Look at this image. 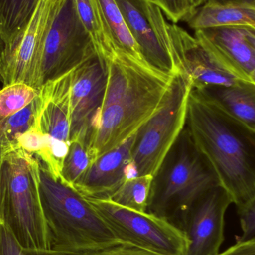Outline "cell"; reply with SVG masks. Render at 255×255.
<instances>
[{
	"label": "cell",
	"mask_w": 255,
	"mask_h": 255,
	"mask_svg": "<svg viewBox=\"0 0 255 255\" xmlns=\"http://www.w3.org/2000/svg\"><path fill=\"white\" fill-rule=\"evenodd\" d=\"M196 91L225 113L255 130L254 83L238 79L230 85L210 87Z\"/></svg>",
	"instance_id": "e0dca14e"
},
{
	"label": "cell",
	"mask_w": 255,
	"mask_h": 255,
	"mask_svg": "<svg viewBox=\"0 0 255 255\" xmlns=\"http://www.w3.org/2000/svg\"><path fill=\"white\" fill-rule=\"evenodd\" d=\"M51 9L50 0H40L26 29L11 45L4 48L0 58L1 88L28 82L40 57Z\"/></svg>",
	"instance_id": "5bb4252c"
},
{
	"label": "cell",
	"mask_w": 255,
	"mask_h": 255,
	"mask_svg": "<svg viewBox=\"0 0 255 255\" xmlns=\"http://www.w3.org/2000/svg\"><path fill=\"white\" fill-rule=\"evenodd\" d=\"M39 96V91L23 82L0 88V120L26 107Z\"/></svg>",
	"instance_id": "d4e9b609"
},
{
	"label": "cell",
	"mask_w": 255,
	"mask_h": 255,
	"mask_svg": "<svg viewBox=\"0 0 255 255\" xmlns=\"http://www.w3.org/2000/svg\"><path fill=\"white\" fill-rule=\"evenodd\" d=\"M208 1L225 5L242 6L255 8V0H208Z\"/></svg>",
	"instance_id": "1f68e13d"
},
{
	"label": "cell",
	"mask_w": 255,
	"mask_h": 255,
	"mask_svg": "<svg viewBox=\"0 0 255 255\" xmlns=\"http://www.w3.org/2000/svg\"><path fill=\"white\" fill-rule=\"evenodd\" d=\"M96 53L94 42L78 14L76 0L52 2L40 57L26 84L39 91Z\"/></svg>",
	"instance_id": "5b68a950"
},
{
	"label": "cell",
	"mask_w": 255,
	"mask_h": 255,
	"mask_svg": "<svg viewBox=\"0 0 255 255\" xmlns=\"http://www.w3.org/2000/svg\"><path fill=\"white\" fill-rule=\"evenodd\" d=\"M154 181L151 175L128 178L109 199L124 208L147 212Z\"/></svg>",
	"instance_id": "603a6c76"
},
{
	"label": "cell",
	"mask_w": 255,
	"mask_h": 255,
	"mask_svg": "<svg viewBox=\"0 0 255 255\" xmlns=\"http://www.w3.org/2000/svg\"><path fill=\"white\" fill-rule=\"evenodd\" d=\"M59 1V0H50L51 2L55 3L57 1Z\"/></svg>",
	"instance_id": "d590c367"
},
{
	"label": "cell",
	"mask_w": 255,
	"mask_h": 255,
	"mask_svg": "<svg viewBox=\"0 0 255 255\" xmlns=\"http://www.w3.org/2000/svg\"><path fill=\"white\" fill-rule=\"evenodd\" d=\"M219 61L239 79L250 81L255 66V46L246 26H220L195 31Z\"/></svg>",
	"instance_id": "2e32d148"
},
{
	"label": "cell",
	"mask_w": 255,
	"mask_h": 255,
	"mask_svg": "<svg viewBox=\"0 0 255 255\" xmlns=\"http://www.w3.org/2000/svg\"><path fill=\"white\" fill-rule=\"evenodd\" d=\"M208 0H188L190 7L194 11H196L198 7H200L202 4H205Z\"/></svg>",
	"instance_id": "d6a6232c"
},
{
	"label": "cell",
	"mask_w": 255,
	"mask_h": 255,
	"mask_svg": "<svg viewBox=\"0 0 255 255\" xmlns=\"http://www.w3.org/2000/svg\"><path fill=\"white\" fill-rule=\"evenodd\" d=\"M171 51L178 71L187 75L193 89L228 85L239 78L228 70L195 36L177 24H167Z\"/></svg>",
	"instance_id": "4fadbf2b"
},
{
	"label": "cell",
	"mask_w": 255,
	"mask_h": 255,
	"mask_svg": "<svg viewBox=\"0 0 255 255\" xmlns=\"http://www.w3.org/2000/svg\"><path fill=\"white\" fill-rule=\"evenodd\" d=\"M4 48H5V45H4L2 37H1V34H0V58H1L3 52H4Z\"/></svg>",
	"instance_id": "836d02e7"
},
{
	"label": "cell",
	"mask_w": 255,
	"mask_h": 255,
	"mask_svg": "<svg viewBox=\"0 0 255 255\" xmlns=\"http://www.w3.org/2000/svg\"><path fill=\"white\" fill-rule=\"evenodd\" d=\"M98 2L115 50L121 51L136 60L145 62L128 28L116 0H98Z\"/></svg>",
	"instance_id": "ffe728a7"
},
{
	"label": "cell",
	"mask_w": 255,
	"mask_h": 255,
	"mask_svg": "<svg viewBox=\"0 0 255 255\" xmlns=\"http://www.w3.org/2000/svg\"><path fill=\"white\" fill-rule=\"evenodd\" d=\"M40 0H0V34L5 47L26 29Z\"/></svg>",
	"instance_id": "d6986e66"
},
{
	"label": "cell",
	"mask_w": 255,
	"mask_h": 255,
	"mask_svg": "<svg viewBox=\"0 0 255 255\" xmlns=\"http://www.w3.org/2000/svg\"><path fill=\"white\" fill-rule=\"evenodd\" d=\"M187 22L195 31L220 26L255 27V8L207 1Z\"/></svg>",
	"instance_id": "ac0fdd59"
},
{
	"label": "cell",
	"mask_w": 255,
	"mask_h": 255,
	"mask_svg": "<svg viewBox=\"0 0 255 255\" xmlns=\"http://www.w3.org/2000/svg\"><path fill=\"white\" fill-rule=\"evenodd\" d=\"M85 198L121 242L160 255H187V235L167 220L124 208L110 199Z\"/></svg>",
	"instance_id": "ba28073f"
},
{
	"label": "cell",
	"mask_w": 255,
	"mask_h": 255,
	"mask_svg": "<svg viewBox=\"0 0 255 255\" xmlns=\"http://www.w3.org/2000/svg\"><path fill=\"white\" fill-rule=\"evenodd\" d=\"M78 14L91 36L96 50L103 58L112 56L115 46L106 28L98 0H76Z\"/></svg>",
	"instance_id": "44dd1931"
},
{
	"label": "cell",
	"mask_w": 255,
	"mask_h": 255,
	"mask_svg": "<svg viewBox=\"0 0 255 255\" xmlns=\"http://www.w3.org/2000/svg\"><path fill=\"white\" fill-rule=\"evenodd\" d=\"M39 189L51 250L76 255L121 242L86 198L40 161Z\"/></svg>",
	"instance_id": "3957f363"
},
{
	"label": "cell",
	"mask_w": 255,
	"mask_h": 255,
	"mask_svg": "<svg viewBox=\"0 0 255 255\" xmlns=\"http://www.w3.org/2000/svg\"><path fill=\"white\" fill-rule=\"evenodd\" d=\"M106 80L107 65L97 52L72 70L71 141L80 139L89 145L91 124L103 104Z\"/></svg>",
	"instance_id": "7c38bea8"
},
{
	"label": "cell",
	"mask_w": 255,
	"mask_h": 255,
	"mask_svg": "<svg viewBox=\"0 0 255 255\" xmlns=\"http://www.w3.org/2000/svg\"><path fill=\"white\" fill-rule=\"evenodd\" d=\"M157 5L174 24L180 21L187 22L195 12L188 0H157Z\"/></svg>",
	"instance_id": "4316f807"
},
{
	"label": "cell",
	"mask_w": 255,
	"mask_h": 255,
	"mask_svg": "<svg viewBox=\"0 0 255 255\" xmlns=\"http://www.w3.org/2000/svg\"><path fill=\"white\" fill-rule=\"evenodd\" d=\"M218 255H255V238L240 241Z\"/></svg>",
	"instance_id": "4dcf8cb0"
},
{
	"label": "cell",
	"mask_w": 255,
	"mask_h": 255,
	"mask_svg": "<svg viewBox=\"0 0 255 255\" xmlns=\"http://www.w3.org/2000/svg\"><path fill=\"white\" fill-rule=\"evenodd\" d=\"M220 185L215 171L188 134L160 187H152L147 212L182 230L193 204L208 190Z\"/></svg>",
	"instance_id": "8992f818"
},
{
	"label": "cell",
	"mask_w": 255,
	"mask_h": 255,
	"mask_svg": "<svg viewBox=\"0 0 255 255\" xmlns=\"http://www.w3.org/2000/svg\"><path fill=\"white\" fill-rule=\"evenodd\" d=\"M76 255H160L147 251L127 243L118 242L113 245Z\"/></svg>",
	"instance_id": "f1b7e54d"
},
{
	"label": "cell",
	"mask_w": 255,
	"mask_h": 255,
	"mask_svg": "<svg viewBox=\"0 0 255 255\" xmlns=\"http://www.w3.org/2000/svg\"><path fill=\"white\" fill-rule=\"evenodd\" d=\"M46 145V137L35 126L21 135L16 144V147L34 154L36 157L43 152Z\"/></svg>",
	"instance_id": "83f0119b"
},
{
	"label": "cell",
	"mask_w": 255,
	"mask_h": 255,
	"mask_svg": "<svg viewBox=\"0 0 255 255\" xmlns=\"http://www.w3.org/2000/svg\"><path fill=\"white\" fill-rule=\"evenodd\" d=\"M187 124L196 148L215 171L237 209L255 196V130L192 89Z\"/></svg>",
	"instance_id": "7a4b0ae2"
},
{
	"label": "cell",
	"mask_w": 255,
	"mask_h": 255,
	"mask_svg": "<svg viewBox=\"0 0 255 255\" xmlns=\"http://www.w3.org/2000/svg\"><path fill=\"white\" fill-rule=\"evenodd\" d=\"M0 255H73L53 250H29L19 245L7 228L0 223Z\"/></svg>",
	"instance_id": "484cf974"
},
{
	"label": "cell",
	"mask_w": 255,
	"mask_h": 255,
	"mask_svg": "<svg viewBox=\"0 0 255 255\" xmlns=\"http://www.w3.org/2000/svg\"><path fill=\"white\" fill-rule=\"evenodd\" d=\"M144 61L168 74L179 73L172 56L167 22L151 0H116Z\"/></svg>",
	"instance_id": "30bf717a"
},
{
	"label": "cell",
	"mask_w": 255,
	"mask_h": 255,
	"mask_svg": "<svg viewBox=\"0 0 255 255\" xmlns=\"http://www.w3.org/2000/svg\"><path fill=\"white\" fill-rule=\"evenodd\" d=\"M151 1H154V3L157 4V0H151Z\"/></svg>",
	"instance_id": "8d00e7d4"
},
{
	"label": "cell",
	"mask_w": 255,
	"mask_h": 255,
	"mask_svg": "<svg viewBox=\"0 0 255 255\" xmlns=\"http://www.w3.org/2000/svg\"><path fill=\"white\" fill-rule=\"evenodd\" d=\"M231 204L230 196L220 185L208 190L193 204L182 228L189 241L187 255H218Z\"/></svg>",
	"instance_id": "8fae6325"
},
{
	"label": "cell",
	"mask_w": 255,
	"mask_h": 255,
	"mask_svg": "<svg viewBox=\"0 0 255 255\" xmlns=\"http://www.w3.org/2000/svg\"><path fill=\"white\" fill-rule=\"evenodd\" d=\"M0 223L23 248L50 250L39 189V160L19 147L1 151Z\"/></svg>",
	"instance_id": "277c9868"
},
{
	"label": "cell",
	"mask_w": 255,
	"mask_h": 255,
	"mask_svg": "<svg viewBox=\"0 0 255 255\" xmlns=\"http://www.w3.org/2000/svg\"><path fill=\"white\" fill-rule=\"evenodd\" d=\"M71 72L48 82L39 90L41 106L35 127L46 136V145L37 157L59 180L71 143Z\"/></svg>",
	"instance_id": "9c48e42d"
},
{
	"label": "cell",
	"mask_w": 255,
	"mask_h": 255,
	"mask_svg": "<svg viewBox=\"0 0 255 255\" xmlns=\"http://www.w3.org/2000/svg\"><path fill=\"white\" fill-rule=\"evenodd\" d=\"M97 160L87 142L80 139L72 140L63 164L61 181L74 188L78 181Z\"/></svg>",
	"instance_id": "cb8c5ba5"
},
{
	"label": "cell",
	"mask_w": 255,
	"mask_h": 255,
	"mask_svg": "<svg viewBox=\"0 0 255 255\" xmlns=\"http://www.w3.org/2000/svg\"><path fill=\"white\" fill-rule=\"evenodd\" d=\"M250 81L255 85V66L253 72H252L251 75H250Z\"/></svg>",
	"instance_id": "e575fe53"
},
{
	"label": "cell",
	"mask_w": 255,
	"mask_h": 255,
	"mask_svg": "<svg viewBox=\"0 0 255 255\" xmlns=\"http://www.w3.org/2000/svg\"><path fill=\"white\" fill-rule=\"evenodd\" d=\"M254 238H255V236L254 237Z\"/></svg>",
	"instance_id": "f35d334b"
},
{
	"label": "cell",
	"mask_w": 255,
	"mask_h": 255,
	"mask_svg": "<svg viewBox=\"0 0 255 255\" xmlns=\"http://www.w3.org/2000/svg\"><path fill=\"white\" fill-rule=\"evenodd\" d=\"M41 106L40 94L26 107L0 120V152L16 147L18 138L35 126Z\"/></svg>",
	"instance_id": "7402d4cb"
},
{
	"label": "cell",
	"mask_w": 255,
	"mask_h": 255,
	"mask_svg": "<svg viewBox=\"0 0 255 255\" xmlns=\"http://www.w3.org/2000/svg\"><path fill=\"white\" fill-rule=\"evenodd\" d=\"M135 133L122 145L100 156L74 188L84 197L109 199L128 178L134 177L132 151Z\"/></svg>",
	"instance_id": "9a60e30c"
},
{
	"label": "cell",
	"mask_w": 255,
	"mask_h": 255,
	"mask_svg": "<svg viewBox=\"0 0 255 255\" xmlns=\"http://www.w3.org/2000/svg\"><path fill=\"white\" fill-rule=\"evenodd\" d=\"M107 80L103 104L93 120L89 147L97 158L137 133L159 110L175 75L115 50L104 58Z\"/></svg>",
	"instance_id": "6da1fadb"
},
{
	"label": "cell",
	"mask_w": 255,
	"mask_h": 255,
	"mask_svg": "<svg viewBox=\"0 0 255 255\" xmlns=\"http://www.w3.org/2000/svg\"><path fill=\"white\" fill-rule=\"evenodd\" d=\"M0 155H1V152H0Z\"/></svg>",
	"instance_id": "74e56055"
},
{
	"label": "cell",
	"mask_w": 255,
	"mask_h": 255,
	"mask_svg": "<svg viewBox=\"0 0 255 255\" xmlns=\"http://www.w3.org/2000/svg\"><path fill=\"white\" fill-rule=\"evenodd\" d=\"M242 235L240 241L250 239L255 236V196L243 208L238 210Z\"/></svg>",
	"instance_id": "f546056e"
},
{
	"label": "cell",
	"mask_w": 255,
	"mask_h": 255,
	"mask_svg": "<svg viewBox=\"0 0 255 255\" xmlns=\"http://www.w3.org/2000/svg\"><path fill=\"white\" fill-rule=\"evenodd\" d=\"M193 86L185 73L174 76L163 104L137 132L132 151L135 176L155 178L187 124L189 99Z\"/></svg>",
	"instance_id": "52a82bcc"
}]
</instances>
